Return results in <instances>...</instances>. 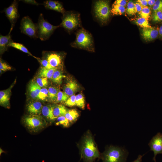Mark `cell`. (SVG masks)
<instances>
[{
	"mask_svg": "<svg viewBox=\"0 0 162 162\" xmlns=\"http://www.w3.org/2000/svg\"><path fill=\"white\" fill-rule=\"evenodd\" d=\"M81 158L84 162H94L101 158L100 154L93 136L88 131L83 136L80 146Z\"/></svg>",
	"mask_w": 162,
	"mask_h": 162,
	"instance_id": "6da1fadb",
	"label": "cell"
},
{
	"mask_svg": "<svg viewBox=\"0 0 162 162\" xmlns=\"http://www.w3.org/2000/svg\"><path fill=\"white\" fill-rule=\"evenodd\" d=\"M128 152L124 148L110 146L101 155L103 162H126Z\"/></svg>",
	"mask_w": 162,
	"mask_h": 162,
	"instance_id": "7a4b0ae2",
	"label": "cell"
},
{
	"mask_svg": "<svg viewBox=\"0 0 162 162\" xmlns=\"http://www.w3.org/2000/svg\"><path fill=\"white\" fill-rule=\"evenodd\" d=\"M73 47L94 51V41L91 34L83 28L77 32L75 40L71 44Z\"/></svg>",
	"mask_w": 162,
	"mask_h": 162,
	"instance_id": "3957f363",
	"label": "cell"
},
{
	"mask_svg": "<svg viewBox=\"0 0 162 162\" xmlns=\"http://www.w3.org/2000/svg\"><path fill=\"white\" fill-rule=\"evenodd\" d=\"M38 38L42 41L48 39L54 30L60 27L54 26L44 19L43 15L40 14L37 23Z\"/></svg>",
	"mask_w": 162,
	"mask_h": 162,
	"instance_id": "277c9868",
	"label": "cell"
},
{
	"mask_svg": "<svg viewBox=\"0 0 162 162\" xmlns=\"http://www.w3.org/2000/svg\"><path fill=\"white\" fill-rule=\"evenodd\" d=\"M59 25L68 32L73 31L80 26V14L72 11H65Z\"/></svg>",
	"mask_w": 162,
	"mask_h": 162,
	"instance_id": "5b68a950",
	"label": "cell"
},
{
	"mask_svg": "<svg viewBox=\"0 0 162 162\" xmlns=\"http://www.w3.org/2000/svg\"><path fill=\"white\" fill-rule=\"evenodd\" d=\"M94 12L98 20L103 23H106L111 13L109 2L105 0L97 1L94 5Z\"/></svg>",
	"mask_w": 162,
	"mask_h": 162,
	"instance_id": "8992f818",
	"label": "cell"
},
{
	"mask_svg": "<svg viewBox=\"0 0 162 162\" xmlns=\"http://www.w3.org/2000/svg\"><path fill=\"white\" fill-rule=\"evenodd\" d=\"M25 126L30 131L37 132L47 125L46 121L40 115H30L23 119Z\"/></svg>",
	"mask_w": 162,
	"mask_h": 162,
	"instance_id": "52a82bcc",
	"label": "cell"
},
{
	"mask_svg": "<svg viewBox=\"0 0 162 162\" xmlns=\"http://www.w3.org/2000/svg\"><path fill=\"white\" fill-rule=\"evenodd\" d=\"M20 29L22 33L30 38H38L37 24L34 23L28 16H24L22 19Z\"/></svg>",
	"mask_w": 162,
	"mask_h": 162,
	"instance_id": "ba28073f",
	"label": "cell"
},
{
	"mask_svg": "<svg viewBox=\"0 0 162 162\" xmlns=\"http://www.w3.org/2000/svg\"><path fill=\"white\" fill-rule=\"evenodd\" d=\"M18 2L14 0L11 4L4 10L6 16L11 24L10 28L13 29L19 16L18 10Z\"/></svg>",
	"mask_w": 162,
	"mask_h": 162,
	"instance_id": "9c48e42d",
	"label": "cell"
},
{
	"mask_svg": "<svg viewBox=\"0 0 162 162\" xmlns=\"http://www.w3.org/2000/svg\"><path fill=\"white\" fill-rule=\"evenodd\" d=\"M150 150L154 152L153 160L156 162V157L157 154H162V133H158L154 136L148 143Z\"/></svg>",
	"mask_w": 162,
	"mask_h": 162,
	"instance_id": "30bf717a",
	"label": "cell"
},
{
	"mask_svg": "<svg viewBox=\"0 0 162 162\" xmlns=\"http://www.w3.org/2000/svg\"><path fill=\"white\" fill-rule=\"evenodd\" d=\"M45 58L53 68L58 69L62 67L63 56L61 53L55 52H44Z\"/></svg>",
	"mask_w": 162,
	"mask_h": 162,
	"instance_id": "8fae6325",
	"label": "cell"
},
{
	"mask_svg": "<svg viewBox=\"0 0 162 162\" xmlns=\"http://www.w3.org/2000/svg\"><path fill=\"white\" fill-rule=\"evenodd\" d=\"M159 28L157 27H151L143 28L141 35L145 40L151 41L156 38L159 35Z\"/></svg>",
	"mask_w": 162,
	"mask_h": 162,
	"instance_id": "7c38bea8",
	"label": "cell"
},
{
	"mask_svg": "<svg viewBox=\"0 0 162 162\" xmlns=\"http://www.w3.org/2000/svg\"><path fill=\"white\" fill-rule=\"evenodd\" d=\"M43 4L45 8L47 9L54 10L63 14L65 12L62 4L59 1L46 0L44 2Z\"/></svg>",
	"mask_w": 162,
	"mask_h": 162,
	"instance_id": "4fadbf2b",
	"label": "cell"
},
{
	"mask_svg": "<svg viewBox=\"0 0 162 162\" xmlns=\"http://www.w3.org/2000/svg\"><path fill=\"white\" fill-rule=\"evenodd\" d=\"M13 29L10 28L9 33L5 36L0 35V52L2 54L6 51L9 47L10 44L13 41L10 34Z\"/></svg>",
	"mask_w": 162,
	"mask_h": 162,
	"instance_id": "5bb4252c",
	"label": "cell"
},
{
	"mask_svg": "<svg viewBox=\"0 0 162 162\" xmlns=\"http://www.w3.org/2000/svg\"><path fill=\"white\" fill-rule=\"evenodd\" d=\"M43 106L39 101H34L29 103L27 107V110L31 115H40L41 113Z\"/></svg>",
	"mask_w": 162,
	"mask_h": 162,
	"instance_id": "9a60e30c",
	"label": "cell"
},
{
	"mask_svg": "<svg viewBox=\"0 0 162 162\" xmlns=\"http://www.w3.org/2000/svg\"><path fill=\"white\" fill-rule=\"evenodd\" d=\"M79 87L75 82L73 80L69 81L64 86V92L68 96L73 95L78 91Z\"/></svg>",
	"mask_w": 162,
	"mask_h": 162,
	"instance_id": "2e32d148",
	"label": "cell"
},
{
	"mask_svg": "<svg viewBox=\"0 0 162 162\" xmlns=\"http://www.w3.org/2000/svg\"><path fill=\"white\" fill-rule=\"evenodd\" d=\"M67 111L66 107L63 105H52V115L54 120L60 116H64Z\"/></svg>",
	"mask_w": 162,
	"mask_h": 162,
	"instance_id": "e0dca14e",
	"label": "cell"
},
{
	"mask_svg": "<svg viewBox=\"0 0 162 162\" xmlns=\"http://www.w3.org/2000/svg\"><path fill=\"white\" fill-rule=\"evenodd\" d=\"M41 89V87L36 82L32 81L30 82L29 85L28 90L31 97L34 99L38 98Z\"/></svg>",
	"mask_w": 162,
	"mask_h": 162,
	"instance_id": "ac0fdd59",
	"label": "cell"
},
{
	"mask_svg": "<svg viewBox=\"0 0 162 162\" xmlns=\"http://www.w3.org/2000/svg\"><path fill=\"white\" fill-rule=\"evenodd\" d=\"M11 88H10L6 90L0 91V104L1 105L6 106L8 105Z\"/></svg>",
	"mask_w": 162,
	"mask_h": 162,
	"instance_id": "d6986e66",
	"label": "cell"
},
{
	"mask_svg": "<svg viewBox=\"0 0 162 162\" xmlns=\"http://www.w3.org/2000/svg\"><path fill=\"white\" fill-rule=\"evenodd\" d=\"M58 69L52 68L48 69L42 67H41L38 72V77L46 78L51 79L54 73Z\"/></svg>",
	"mask_w": 162,
	"mask_h": 162,
	"instance_id": "ffe728a7",
	"label": "cell"
},
{
	"mask_svg": "<svg viewBox=\"0 0 162 162\" xmlns=\"http://www.w3.org/2000/svg\"><path fill=\"white\" fill-rule=\"evenodd\" d=\"M41 113L48 120L52 121L54 120L52 115V105H46L43 106Z\"/></svg>",
	"mask_w": 162,
	"mask_h": 162,
	"instance_id": "44dd1931",
	"label": "cell"
},
{
	"mask_svg": "<svg viewBox=\"0 0 162 162\" xmlns=\"http://www.w3.org/2000/svg\"><path fill=\"white\" fill-rule=\"evenodd\" d=\"M70 123L75 122L79 116L78 111L75 109L68 110L64 115Z\"/></svg>",
	"mask_w": 162,
	"mask_h": 162,
	"instance_id": "7402d4cb",
	"label": "cell"
},
{
	"mask_svg": "<svg viewBox=\"0 0 162 162\" xmlns=\"http://www.w3.org/2000/svg\"><path fill=\"white\" fill-rule=\"evenodd\" d=\"M10 47H11L18 50L24 53H26L30 56L37 58V57L33 56L28 50V49L22 44L19 43L11 42L9 45Z\"/></svg>",
	"mask_w": 162,
	"mask_h": 162,
	"instance_id": "603a6c76",
	"label": "cell"
},
{
	"mask_svg": "<svg viewBox=\"0 0 162 162\" xmlns=\"http://www.w3.org/2000/svg\"><path fill=\"white\" fill-rule=\"evenodd\" d=\"M65 77V76L63 74L62 71L57 69L54 73L51 80L54 83L60 84L62 83L63 79Z\"/></svg>",
	"mask_w": 162,
	"mask_h": 162,
	"instance_id": "cb8c5ba5",
	"label": "cell"
},
{
	"mask_svg": "<svg viewBox=\"0 0 162 162\" xmlns=\"http://www.w3.org/2000/svg\"><path fill=\"white\" fill-rule=\"evenodd\" d=\"M126 11L124 7L113 4L111 9V12L114 15H121Z\"/></svg>",
	"mask_w": 162,
	"mask_h": 162,
	"instance_id": "d4e9b609",
	"label": "cell"
},
{
	"mask_svg": "<svg viewBox=\"0 0 162 162\" xmlns=\"http://www.w3.org/2000/svg\"><path fill=\"white\" fill-rule=\"evenodd\" d=\"M48 91V98L51 101L55 102L58 92V90L55 87L50 86L49 88Z\"/></svg>",
	"mask_w": 162,
	"mask_h": 162,
	"instance_id": "484cf974",
	"label": "cell"
},
{
	"mask_svg": "<svg viewBox=\"0 0 162 162\" xmlns=\"http://www.w3.org/2000/svg\"><path fill=\"white\" fill-rule=\"evenodd\" d=\"M135 23L138 26L144 28H150L152 27L148 20L146 19L140 17L137 18L135 21Z\"/></svg>",
	"mask_w": 162,
	"mask_h": 162,
	"instance_id": "4316f807",
	"label": "cell"
},
{
	"mask_svg": "<svg viewBox=\"0 0 162 162\" xmlns=\"http://www.w3.org/2000/svg\"><path fill=\"white\" fill-rule=\"evenodd\" d=\"M76 106L83 109L85 106V100L83 95L80 93L76 95Z\"/></svg>",
	"mask_w": 162,
	"mask_h": 162,
	"instance_id": "83f0119b",
	"label": "cell"
},
{
	"mask_svg": "<svg viewBox=\"0 0 162 162\" xmlns=\"http://www.w3.org/2000/svg\"><path fill=\"white\" fill-rule=\"evenodd\" d=\"M56 124L61 125L64 127H69L70 124V122L64 116H62L58 117L56 119Z\"/></svg>",
	"mask_w": 162,
	"mask_h": 162,
	"instance_id": "f1b7e54d",
	"label": "cell"
},
{
	"mask_svg": "<svg viewBox=\"0 0 162 162\" xmlns=\"http://www.w3.org/2000/svg\"><path fill=\"white\" fill-rule=\"evenodd\" d=\"M126 11L129 16L134 15L137 13L134 4L132 2L130 1L128 3Z\"/></svg>",
	"mask_w": 162,
	"mask_h": 162,
	"instance_id": "f546056e",
	"label": "cell"
},
{
	"mask_svg": "<svg viewBox=\"0 0 162 162\" xmlns=\"http://www.w3.org/2000/svg\"><path fill=\"white\" fill-rule=\"evenodd\" d=\"M151 11L148 6L144 7L142 10L139 13L140 17L148 20L150 17Z\"/></svg>",
	"mask_w": 162,
	"mask_h": 162,
	"instance_id": "4dcf8cb0",
	"label": "cell"
},
{
	"mask_svg": "<svg viewBox=\"0 0 162 162\" xmlns=\"http://www.w3.org/2000/svg\"><path fill=\"white\" fill-rule=\"evenodd\" d=\"M70 97L67 95L64 92L58 91L57 96L56 103L65 102Z\"/></svg>",
	"mask_w": 162,
	"mask_h": 162,
	"instance_id": "1f68e13d",
	"label": "cell"
},
{
	"mask_svg": "<svg viewBox=\"0 0 162 162\" xmlns=\"http://www.w3.org/2000/svg\"><path fill=\"white\" fill-rule=\"evenodd\" d=\"M152 21L155 22H160L162 21V12L158 10L153 11L152 15Z\"/></svg>",
	"mask_w": 162,
	"mask_h": 162,
	"instance_id": "d6a6232c",
	"label": "cell"
},
{
	"mask_svg": "<svg viewBox=\"0 0 162 162\" xmlns=\"http://www.w3.org/2000/svg\"><path fill=\"white\" fill-rule=\"evenodd\" d=\"M48 89L45 88H41L38 98L41 100H45L48 97Z\"/></svg>",
	"mask_w": 162,
	"mask_h": 162,
	"instance_id": "836d02e7",
	"label": "cell"
},
{
	"mask_svg": "<svg viewBox=\"0 0 162 162\" xmlns=\"http://www.w3.org/2000/svg\"><path fill=\"white\" fill-rule=\"evenodd\" d=\"M76 96L74 94L70 96L68 100L64 102L65 105L69 107L76 106Z\"/></svg>",
	"mask_w": 162,
	"mask_h": 162,
	"instance_id": "e575fe53",
	"label": "cell"
},
{
	"mask_svg": "<svg viewBox=\"0 0 162 162\" xmlns=\"http://www.w3.org/2000/svg\"><path fill=\"white\" fill-rule=\"evenodd\" d=\"M36 82L40 87H46L47 86L48 84L47 79L45 77H39L37 78Z\"/></svg>",
	"mask_w": 162,
	"mask_h": 162,
	"instance_id": "d590c367",
	"label": "cell"
},
{
	"mask_svg": "<svg viewBox=\"0 0 162 162\" xmlns=\"http://www.w3.org/2000/svg\"><path fill=\"white\" fill-rule=\"evenodd\" d=\"M36 59L41 64L42 67L48 69L53 68L51 66L48 61L46 59L44 58L41 59L37 57Z\"/></svg>",
	"mask_w": 162,
	"mask_h": 162,
	"instance_id": "8d00e7d4",
	"label": "cell"
},
{
	"mask_svg": "<svg viewBox=\"0 0 162 162\" xmlns=\"http://www.w3.org/2000/svg\"><path fill=\"white\" fill-rule=\"evenodd\" d=\"M11 67L6 62L2 61L1 59L0 61V71H6L11 70Z\"/></svg>",
	"mask_w": 162,
	"mask_h": 162,
	"instance_id": "74e56055",
	"label": "cell"
},
{
	"mask_svg": "<svg viewBox=\"0 0 162 162\" xmlns=\"http://www.w3.org/2000/svg\"><path fill=\"white\" fill-rule=\"evenodd\" d=\"M153 11L162 10V0H156L155 4L153 7Z\"/></svg>",
	"mask_w": 162,
	"mask_h": 162,
	"instance_id": "f35d334b",
	"label": "cell"
},
{
	"mask_svg": "<svg viewBox=\"0 0 162 162\" xmlns=\"http://www.w3.org/2000/svg\"><path fill=\"white\" fill-rule=\"evenodd\" d=\"M127 1L125 0H116L113 4L125 7L127 4Z\"/></svg>",
	"mask_w": 162,
	"mask_h": 162,
	"instance_id": "ab89813d",
	"label": "cell"
},
{
	"mask_svg": "<svg viewBox=\"0 0 162 162\" xmlns=\"http://www.w3.org/2000/svg\"><path fill=\"white\" fill-rule=\"evenodd\" d=\"M134 4L137 13H139L141 12L144 7L137 2Z\"/></svg>",
	"mask_w": 162,
	"mask_h": 162,
	"instance_id": "60d3db41",
	"label": "cell"
},
{
	"mask_svg": "<svg viewBox=\"0 0 162 162\" xmlns=\"http://www.w3.org/2000/svg\"><path fill=\"white\" fill-rule=\"evenodd\" d=\"M22 1L27 4H30L36 5H38L40 4L38 3L36 1L34 0H22Z\"/></svg>",
	"mask_w": 162,
	"mask_h": 162,
	"instance_id": "b9f144b4",
	"label": "cell"
},
{
	"mask_svg": "<svg viewBox=\"0 0 162 162\" xmlns=\"http://www.w3.org/2000/svg\"><path fill=\"white\" fill-rule=\"evenodd\" d=\"M136 2L140 3L143 7H146L148 4L147 0H138Z\"/></svg>",
	"mask_w": 162,
	"mask_h": 162,
	"instance_id": "7bdbcfd3",
	"label": "cell"
},
{
	"mask_svg": "<svg viewBox=\"0 0 162 162\" xmlns=\"http://www.w3.org/2000/svg\"><path fill=\"white\" fill-rule=\"evenodd\" d=\"M144 155H139L137 158L132 162H141L142 161V157Z\"/></svg>",
	"mask_w": 162,
	"mask_h": 162,
	"instance_id": "ee69618b",
	"label": "cell"
},
{
	"mask_svg": "<svg viewBox=\"0 0 162 162\" xmlns=\"http://www.w3.org/2000/svg\"><path fill=\"white\" fill-rule=\"evenodd\" d=\"M148 4L150 6H153L155 3L156 0H147Z\"/></svg>",
	"mask_w": 162,
	"mask_h": 162,
	"instance_id": "f6af8a7d",
	"label": "cell"
},
{
	"mask_svg": "<svg viewBox=\"0 0 162 162\" xmlns=\"http://www.w3.org/2000/svg\"><path fill=\"white\" fill-rule=\"evenodd\" d=\"M159 35L160 38H162V25L160 26L159 29Z\"/></svg>",
	"mask_w": 162,
	"mask_h": 162,
	"instance_id": "bcb514c9",
	"label": "cell"
},
{
	"mask_svg": "<svg viewBox=\"0 0 162 162\" xmlns=\"http://www.w3.org/2000/svg\"><path fill=\"white\" fill-rule=\"evenodd\" d=\"M161 11H162V10H161Z\"/></svg>",
	"mask_w": 162,
	"mask_h": 162,
	"instance_id": "7dc6e473",
	"label": "cell"
}]
</instances>
